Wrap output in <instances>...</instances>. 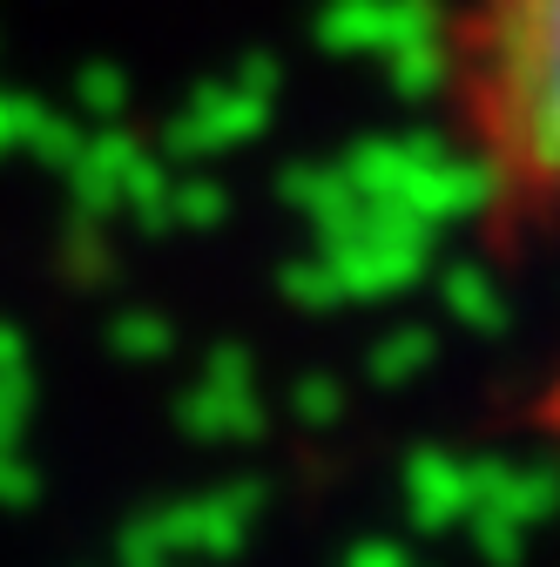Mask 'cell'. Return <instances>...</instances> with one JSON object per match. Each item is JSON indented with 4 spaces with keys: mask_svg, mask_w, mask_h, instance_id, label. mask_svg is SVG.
I'll use <instances>...</instances> for the list:
<instances>
[{
    "mask_svg": "<svg viewBox=\"0 0 560 567\" xmlns=\"http://www.w3.org/2000/svg\"><path fill=\"white\" fill-rule=\"evenodd\" d=\"M439 61L486 183L560 237V0H439Z\"/></svg>",
    "mask_w": 560,
    "mask_h": 567,
    "instance_id": "6da1fadb",
    "label": "cell"
}]
</instances>
